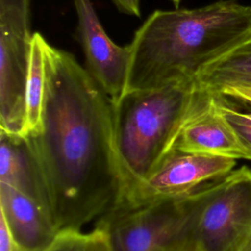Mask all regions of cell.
<instances>
[{"mask_svg":"<svg viewBox=\"0 0 251 251\" xmlns=\"http://www.w3.org/2000/svg\"><path fill=\"white\" fill-rule=\"evenodd\" d=\"M44 77L40 126L25 137L55 229L81 230L113 207L124 189L114 104L72 53L48 41Z\"/></svg>","mask_w":251,"mask_h":251,"instance_id":"6da1fadb","label":"cell"},{"mask_svg":"<svg viewBox=\"0 0 251 251\" xmlns=\"http://www.w3.org/2000/svg\"><path fill=\"white\" fill-rule=\"evenodd\" d=\"M251 38V5L219 0L154 11L135 31L126 91L195 79L208 64Z\"/></svg>","mask_w":251,"mask_h":251,"instance_id":"7a4b0ae2","label":"cell"},{"mask_svg":"<svg viewBox=\"0 0 251 251\" xmlns=\"http://www.w3.org/2000/svg\"><path fill=\"white\" fill-rule=\"evenodd\" d=\"M213 96L195 79H185L126 91L114 104L115 144L124 178L122 195L175 151L185 124Z\"/></svg>","mask_w":251,"mask_h":251,"instance_id":"3957f363","label":"cell"},{"mask_svg":"<svg viewBox=\"0 0 251 251\" xmlns=\"http://www.w3.org/2000/svg\"><path fill=\"white\" fill-rule=\"evenodd\" d=\"M198 191L135 206L114 205L95 227L113 251H197L193 214Z\"/></svg>","mask_w":251,"mask_h":251,"instance_id":"277c9868","label":"cell"},{"mask_svg":"<svg viewBox=\"0 0 251 251\" xmlns=\"http://www.w3.org/2000/svg\"><path fill=\"white\" fill-rule=\"evenodd\" d=\"M197 251H242L251 239V169L243 166L199 188L193 214Z\"/></svg>","mask_w":251,"mask_h":251,"instance_id":"5b68a950","label":"cell"},{"mask_svg":"<svg viewBox=\"0 0 251 251\" xmlns=\"http://www.w3.org/2000/svg\"><path fill=\"white\" fill-rule=\"evenodd\" d=\"M235 160L175 150L146 178L125 191L115 205L135 206L188 195L229 174Z\"/></svg>","mask_w":251,"mask_h":251,"instance_id":"8992f818","label":"cell"},{"mask_svg":"<svg viewBox=\"0 0 251 251\" xmlns=\"http://www.w3.org/2000/svg\"><path fill=\"white\" fill-rule=\"evenodd\" d=\"M76 33L85 57V69L113 104L126 92L130 51L106 33L91 0H74Z\"/></svg>","mask_w":251,"mask_h":251,"instance_id":"52a82bcc","label":"cell"},{"mask_svg":"<svg viewBox=\"0 0 251 251\" xmlns=\"http://www.w3.org/2000/svg\"><path fill=\"white\" fill-rule=\"evenodd\" d=\"M31 35L0 27V130L25 135Z\"/></svg>","mask_w":251,"mask_h":251,"instance_id":"ba28073f","label":"cell"},{"mask_svg":"<svg viewBox=\"0 0 251 251\" xmlns=\"http://www.w3.org/2000/svg\"><path fill=\"white\" fill-rule=\"evenodd\" d=\"M0 210L21 251H45L58 234L44 208L3 182H0Z\"/></svg>","mask_w":251,"mask_h":251,"instance_id":"9c48e42d","label":"cell"},{"mask_svg":"<svg viewBox=\"0 0 251 251\" xmlns=\"http://www.w3.org/2000/svg\"><path fill=\"white\" fill-rule=\"evenodd\" d=\"M175 150L248 160L233 130L219 111L215 95L185 124Z\"/></svg>","mask_w":251,"mask_h":251,"instance_id":"30bf717a","label":"cell"},{"mask_svg":"<svg viewBox=\"0 0 251 251\" xmlns=\"http://www.w3.org/2000/svg\"><path fill=\"white\" fill-rule=\"evenodd\" d=\"M0 182L27 195L49 215L40 172L25 136L0 130Z\"/></svg>","mask_w":251,"mask_h":251,"instance_id":"8fae6325","label":"cell"},{"mask_svg":"<svg viewBox=\"0 0 251 251\" xmlns=\"http://www.w3.org/2000/svg\"><path fill=\"white\" fill-rule=\"evenodd\" d=\"M195 80L215 96L228 87H251V38L205 66Z\"/></svg>","mask_w":251,"mask_h":251,"instance_id":"7c38bea8","label":"cell"},{"mask_svg":"<svg viewBox=\"0 0 251 251\" xmlns=\"http://www.w3.org/2000/svg\"><path fill=\"white\" fill-rule=\"evenodd\" d=\"M46 41L39 32L32 33L26 82L25 129L24 136L35 132L40 126L44 96V48Z\"/></svg>","mask_w":251,"mask_h":251,"instance_id":"4fadbf2b","label":"cell"},{"mask_svg":"<svg viewBox=\"0 0 251 251\" xmlns=\"http://www.w3.org/2000/svg\"><path fill=\"white\" fill-rule=\"evenodd\" d=\"M0 27L23 35H31L29 0H0Z\"/></svg>","mask_w":251,"mask_h":251,"instance_id":"5bb4252c","label":"cell"},{"mask_svg":"<svg viewBox=\"0 0 251 251\" xmlns=\"http://www.w3.org/2000/svg\"><path fill=\"white\" fill-rule=\"evenodd\" d=\"M217 106L233 130L239 144L251 160V114L241 112L228 105L224 97L216 96Z\"/></svg>","mask_w":251,"mask_h":251,"instance_id":"9a60e30c","label":"cell"},{"mask_svg":"<svg viewBox=\"0 0 251 251\" xmlns=\"http://www.w3.org/2000/svg\"><path fill=\"white\" fill-rule=\"evenodd\" d=\"M88 238L81 230L61 231L45 251H87Z\"/></svg>","mask_w":251,"mask_h":251,"instance_id":"2e32d148","label":"cell"},{"mask_svg":"<svg viewBox=\"0 0 251 251\" xmlns=\"http://www.w3.org/2000/svg\"><path fill=\"white\" fill-rule=\"evenodd\" d=\"M87 251H113L104 232L96 227L88 233Z\"/></svg>","mask_w":251,"mask_h":251,"instance_id":"e0dca14e","label":"cell"},{"mask_svg":"<svg viewBox=\"0 0 251 251\" xmlns=\"http://www.w3.org/2000/svg\"><path fill=\"white\" fill-rule=\"evenodd\" d=\"M0 251H18V246L2 215L0 216Z\"/></svg>","mask_w":251,"mask_h":251,"instance_id":"ac0fdd59","label":"cell"},{"mask_svg":"<svg viewBox=\"0 0 251 251\" xmlns=\"http://www.w3.org/2000/svg\"><path fill=\"white\" fill-rule=\"evenodd\" d=\"M218 96L232 97V98L244 101L251 105V87H246V86L228 87L222 90Z\"/></svg>","mask_w":251,"mask_h":251,"instance_id":"d6986e66","label":"cell"},{"mask_svg":"<svg viewBox=\"0 0 251 251\" xmlns=\"http://www.w3.org/2000/svg\"><path fill=\"white\" fill-rule=\"evenodd\" d=\"M116 7L123 13L139 18L141 15L140 11V0H112Z\"/></svg>","mask_w":251,"mask_h":251,"instance_id":"ffe728a7","label":"cell"},{"mask_svg":"<svg viewBox=\"0 0 251 251\" xmlns=\"http://www.w3.org/2000/svg\"><path fill=\"white\" fill-rule=\"evenodd\" d=\"M242 251H251V239L248 241V243L246 244V246Z\"/></svg>","mask_w":251,"mask_h":251,"instance_id":"44dd1931","label":"cell"},{"mask_svg":"<svg viewBox=\"0 0 251 251\" xmlns=\"http://www.w3.org/2000/svg\"><path fill=\"white\" fill-rule=\"evenodd\" d=\"M172 3H174L175 4V6H176V8H177L178 7V5L182 2V0H170Z\"/></svg>","mask_w":251,"mask_h":251,"instance_id":"7402d4cb","label":"cell"},{"mask_svg":"<svg viewBox=\"0 0 251 251\" xmlns=\"http://www.w3.org/2000/svg\"><path fill=\"white\" fill-rule=\"evenodd\" d=\"M18 251H21V250H20V249H19V248H18Z\"/></svg>","mask_w":251,"mask_h":251,"instance_id":"603a6c76","label":"cell"}]
</instances>
